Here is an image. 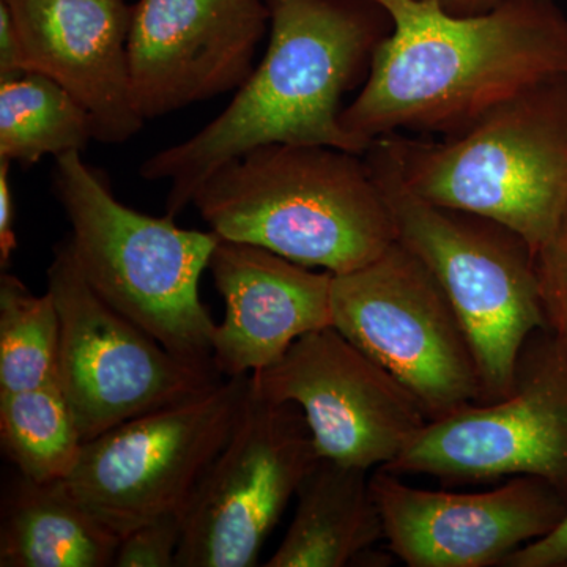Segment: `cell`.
Returning <instances> with one entry per match:
<instances>
[{"label": "cell", "mask_w": 567, "mask_h": 567, "mask_svg": "<svg viewBox=\"0 0 567 567\" xmlns=\"http://www.w3.org/2000/svg\"><path fill=\"white\" fill-rule=\"evenodd\" d=\"M379 2L393 29L341 114L368 147L401 132L453 136L529 85L567 74V14L555 0H503L475 17L432 0Z\"/></svg>", "instance_id": "6da1fadb"}, {"label": "cell", "mask_w": 567, "mask_h": 567, "mask_svg": "<svg viewBox=\"0 0 567 567\" xmlns=\"http://www.w3.org/2000/svg\"><path fill=\"white\" fill-rule=\"evenodd\" d=\"M270 41L233 103L193 137L141 166L169 182L166 215H181L221 164L260 145H323L364 155L341 123L342 99L361 87L393 29L379 0H265Z\"/></svg>", "instance_id": "7a4b0ae2"}, {"label": "cell", "mask_w": 567, "mask_h": 567, "mask_svg": "<svg viewBox=\"0 0 567 567\" xmlns=\"http://www.w3.org/2000/svg\"><path fill=\"white\" fill-rule=\"evenodd\" d=\"M192 204L223 240L333 275L374 262L395 241L364 155L342 148L260 145L216 167Z\"/></svg>", "instance_id": "3957f363"}, {"label": "cell", "mask_w": 567, "mask_h": 567, "mask_svg": "<svg viewBox=\"0 0 567 567\" xmlns=\"http://www.w3.org/2000/svg\"><path fill=\"white\" fill-rule=\"evenodd\" d=\"M368 152L420 199L503 224L536 254L567 213V74L529 85L453 136L388 134Z\"/></svg>", "instance_id": "277c9868"}, {"label": "cell", "mask_w": 567, "mask_h": 567, "mask_svg": "<svg viewBox=\"0 0 567 567\" xmlns=\"http://www.w3.org/2000/svg\"><path fill=\"white\" fill-rule=\"evenodd\" d=\"M54 193L92 289L171 352L212 361L216 323L200 300L199 282L218 235L126 207L81 152L55 156Z\"/></svg>", "instance_id": "5b68a950"}, {"label": "cell", "mask_w": 567, "mask_h": 567, "mask_svg": "<svg viewBox=\"0 0 567 567\" xmlns=\"http://www.w3.org/2000/svg\"><path fill=\"white\" fill-rule=\"evenodd\" d=\"M364 158L390 205L395 240L431 268L464 324L483 404L507 398L522 347L547 328L535 252L503 224L425 203L375 155Z\"/></svg>", "instance_id": "8992f818"}, {"label": "cell", "mask_w": 567, "mask_h": 567, "mask_svg": "<svg viewBox=\"0 0 567 567\" xmlns=\"http://www.w3.org/2000/svg\"><path fill=\"white\" fill-rule=\"evenodd\" d=\"M331 309L336 330L415 395L429 421L483 404L464 324L431 268L401 241L333 275Z\"/></svg>", "instance_id": "52a82bcc"}, {"label": "cell", "mask_w": 567, "mask_h": 567, "mask_svg": "<svg viewBox=\"0 0 567 567\" xmlns=\"http://www.w3.org/2000/svg\"><path fill=\"white\" fill-rule=\"evenodd\" d=\"M47 279L61 320L58 382L84 443L221 382L213 361L171 352L106 303L82 274L70 237L55 246Z\"/></svg>", "instance_id": "ba28073f"}, {"label": "cell", "mask_w": 567, "mask_h": 567, "mask_svg": "<svg viewBox=\"0 0 567 567\" xmlns=\"http://www.w3.org/2000/svg\"><path fill=\"white\" fill-rule=\"evenodd\" d=\"M249 391L251 375L233 377L104 432L84 443L66 486L121 539L156 518L185 516Z\"/></svg>", "instance_id": "9c48e42d"}, {"label": "cell", "mask_w": 567, "mask_h": 567, "mask_svg": "<svg viewBox=\"0 0 567 567\" xmlns=\"http://www.w3.org/2000/svg\"><path fill=\"white\" fill-rule=\"evenodd\" d=\"M456 483L533 476L567 496V353L540 328L518 354L513 393L429 421L383 466Z\"/></svg>", "instance_id": "30bf717a"}, {"label": "cell", "mask_w": 567, "mask_h": 567, "mask_svg": "<svg viewBox=\"0 0 567 567\" xmlns=\"http://www.w3.org/2000/svg\"><path fill=\"white\" fill-rule=\"evenodd\" d=\"M303 413L252 388L183 517L175 567H251L319 461Z\"/></svg>", "instance_id": "8fae6325"}, {"label": "cell", "mask_w": 567, "mask_h": 567, "mask_svg": "<svg viewBox=\"0 0 567 567\" xmlns=\"http://www.w3.org/2000/svg\"><path fill=\"white\" fill-rule=\"evenodd\" d=\"M251 382L301 410L320 457L368 472L393 462L429 423L415 395L334 327L305 334Z\"/></svg>", "instance_id": "7c38bea8"}, {"label": "cell", "mask_w": 567, "mask_h": 567, "mask_svg": "<svg viewBox=\"0 0 567 567\" xmlns=\"http://www.w3.org/2000/svg\"><path fill=\"white\" fill-rule=\"evenodd\" d=\"M371 488L391 554L409 567L503 566L567 516V496L533 476H514L505 486L477 494H454L412 487L377 470Z\"/></svg>", "instance_id": "4fadbf2b"}, {"label": "cell", "mask_w": 567, "mask_h": 567, "mask_svg": "<svg viewBox=\"0 0 567 567\" xmlns=\"http://www.w3.org/2000/svg\"><path fill=\"white\" fill-rule=\"evenodd\" d=\"M270 25L265 0H140L128 37L144 121L238 91Z\"/></svg>", "instance_id": "5bb4252c"}, {"label": "cell", "mask_w": 567, "mask_h": 567, "mask_svg": "<svg viewBox=\"0 0 567 567\" xmlns=\"http://www.w3.org/2000/svg\"><path fill=\"white\" fill-rule=\"evenodd\" d=\"M29 73L58 82L91 115L93 140L123 144L144 126L132 91L125 0H2Z\"/></svg>", "instance_id": "9a60e30c"}, {"label": "cell", "mask_w": 567, "mask_h": 567, "mask_svg": "<svg viewBox=\"0 0 567 567\" xmlns=\"http://www.w3.org/2000/svg\"><path fill=\"white\" fill-rule=\"evenodd\" d=\"M208 268L226 305L212 342L213 365L224 379L262 371L305 334L333 327L330 271L223 238Z\"/></svg>", "instance_id": "2e32d148"}, {"label": "cell", "mask_w": 567, "mask_h": 567, "mask_svg": "<svg viewBox=\"0 0 567 567\" xmlns=\"http://www.w3.org/2000/svg\"><path fill=\"white\" fill-rule=\"evenodd\" d=\"M297 498L290 527L267 567L353 565L385 537L368 470L320 457Z\"/></svg>", "instance_id": "e0dca14e"}, {"label": "cell", "mask_w": 567, "mask_h": 567, "mask_svg": "<svg viewBox=\"0 0 567 567\" xmlns=\"http://www.w3.org/2000/svg\"><path fill=\"white\" fill-rule=\"evenodd\" d=\"M121 537L81 505L65 481L17 473L2 496L0 566H114Z\"/></svg>", "instance_id": "ac0fdd59"}, {"label": "cell", "mask_w": 567, "mask_h": 567, "mask_svg": "<svg viewBox=\"0 0 567 567\" xmlns=\"http://www.w3.org/2000/svg\"><path fill=\"white\" fill-rule=\"evenodd\" d=\"M92 140L91 115L58 82L40 73L0 82V159L33 166Z\"/></svg>", "instance_id": "d6986e66"}, {"label": "cell", "mask_w": 567, "mask_h": 567, "mask_svg": "<svg viewBox=\"0 0 567 567\" xmlns=\"http://www.w3.org/2000/svg\"><path fill=\"white\" fill-rule=\"evenodd\" d=\"M0 443L28 480L54 483L70 476L84 440L58 377L31 390L0 394Z\"/></svg>", "instance_id": "ffe728a7"}, {"label": "cell", "mask_w": 567, "mask_h": 567, "mask_svg": "<svg viewBox=\"0 0 567 567\" xmlns=\"http://www.w3.org/2000/svg\"><path fill=\"white\" fill-rule=\"evenodd\" d=\"M61 320L54 298L32 293L20 278L0 276V394L58 377Z\"/></svg>", "instance_id": "44dd1931"}, {"label": "cell", "mask_w": 567, "mask_h": 567, "mask_svg": "<svg viewBox=\"0 0 567 567\" xmlns=\"http://www.w3.org/2000/svg\"><path fill=\"white\" fill-rule=\"evenodd\" d=\"M535 264L547 330L567 353V213L535 254Z\"/></svg>", "instance_id": "7402d4cb"}, {"label": "cell", "mask_w": 567, "mask_h": 567, "mask_svg": "<svg viewBox=\"0 0 567 567\" xmlns=\"http://www.w3.org/2000/svg\"><path fill=\"white\" fill-rule=\"evenodd\" d=\"M183 514L159 517L123 536L114 566L175 567L183 536Z\"/></svg>", "instance_id": "603a6c76"}, {"label": "cell", "mask_w": 567, "mask_h": 567, "mask_svg": "<svg viewBox=\"0 0 567 567\" xmlns=\"http://www.w3.org/2000/svg\"><path fill=\"white\" fill-rule=\"evenodd\" d=\"M503 566L567 567V516L554 532L509 555Z\"/></svg>", "instance_id": "cb8c5ba5"}, {"label": "cell", "mask_w": 567, "mask_h": 567, "mask_svg": "<svg viewBox=\"0 0 567 567\" xmlns=\"http://www.w3.org/2000/svg\"><path fill=\"white\" fill-rule=\"evenodd\" d=\"M28 73L13 17L0 0V82L18 80Z\"/></svg>", "instance_id": "d4e9b609"}, {"label": "cell", "mask_w": 567, "mask_h": 567, "mask_svg": "<svg viewBox=\"0 0 567 567\" xmlns=\"http://www.w3.org/2000/svg\"><path fill=\"white\" fill-rule=\"evenodd\" d=\"M10 162L0 159V265L3 270L9 267L11 254L17 249L14 234L13 196L10 186Z\"/></svg>", "instance_id": "484cf974"}, {"label": "cell", "mask_w": 567, "mask_h": 567, "mask_svg": "<svg viewBox=\"0 0 567 567\" xmlns=\"http://www.w3.org/2000/svg\"><path fill=\"white\" fill-rule=\"evenodd\" d=\"M439 3L447 13L456 17H475L495 9L503 0H432Z\"/></svg>", "instance_id": "4316f807"}]
</instances>
